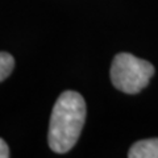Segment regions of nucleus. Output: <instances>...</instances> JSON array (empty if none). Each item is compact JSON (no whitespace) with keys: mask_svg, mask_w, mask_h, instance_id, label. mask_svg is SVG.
Segmentation results:
<instances>
[{"mask_svg":"<svg viewBox=\"0 0 158 158\" xmlns=\"http://www.w3.org/2000/svg\"><path fill=\"white\" fill-rule=\"evenodd\" d=\"M86 121V102L79 92L65 91L58 96L49 123L48 142L54 153L63 154L77 144Z\"/></svg>","mask_w":158,"mask_h":158,"instance_id":"f257e3e1","label":"nucleus"},{"mask_svg":"<svg viewBox=\"0 0 158 158\" xmlns=\"http://www.w3.org/2000/svg\"><path fill=\"white\" fill-rule=\"evenodd\" d=\"M15 69V58L7 52H0V82L7 79Z\"/></svg>","mask_w":158,"mask_h":158,"instance_id":"20e7f679","label":"nucleus"},{"mask_svg":"<svg viewBox=\"0 0 158 158\" xmlns=\"http://www.w3.org/2000/svg\"><path fill=\"white\" fill-rule=\"evenodd\" d=\"M111 81L117 90L125 94H137L149 85L154 75L150 62L129 53H118L111 65Z\"/></svg>","mask_w":158,"mask_h":158,"instance_id":"f03ea898","label":"nucleus"},{"mask_svg":"<svg viewBox=\"0 0 158 158\" xmlns=\"http://www.w3.org/2000/svg\"><path fill=\"white\" fill-rule=\"evenodd\" d=\"M9 157V148L7 142L0 138V158H8Z\"/></svg>","mask_w":158,"mask_h":158,"instance_id":"39448f33","label":"nucleus"},{"mask_svg":"<svg viewBox=\"0 0 158 158\" xmlns=\"http://www.w3.org/2000/svg\"><path fill=\"white\" fill-rule=\"evenodd\" d=\"M129 158H158V138H146L135 142L128 153Z\"/></svg>","mask_w":158,"mask_h":158,"instance_id":"7ed1b4c3","label":"nucleus"}]
</instances>
